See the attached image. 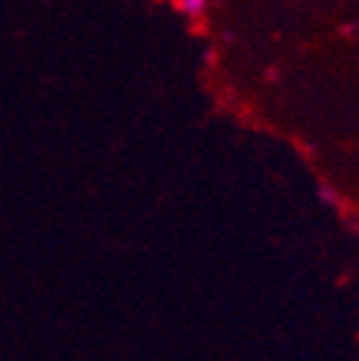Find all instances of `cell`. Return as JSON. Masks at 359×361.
<instances>
[{
    "label": "cell",
    "mask_w": 359,
    "mask_h": 361,
    "mask_svg": "<svg viewBox=\"0 0 359 361\" xmlns=\"http://www.w3.org/2000/svg\"><path fill=\"white\" fill-rule=\"evenodd\" d=\"M175 6L182 9L187 18H201V15H204V9H207L204 0H175Z\"/></svg>",
    "instance_id": "6da1fadb"
}]
</instances>
